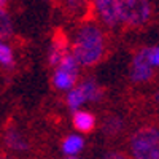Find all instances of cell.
Listing matches in <instances>:
<instances>
[{"mask_svg": "<svg viewBox=\"0 0 159 159\" xmlns=\"http://www.w3.org/2000/svg\"><path fill=\"white\" fill-rule=\"evenodd\" d=\"M67 54V43H65V38L57 35L56 40L52 42L51 45V49H49V56H48V61L51 65H59V62L62 61V57Z\"/></svg>", "mask_w": 159, "mask_h": 159, "instance_id": "8992f818", "label": "cell"}, {"mask_svg": "<svg viewBox=\"0 0 159 159\" xmlns=\"http://www.w3.org/2000/svg\"><path fill=\"white\" fill-rule=\"evenodd\" d=\"M84 147V140L80 135H69L62 142V151L67 156H76Z\"/></svg>", "mask_w": 159, "mask_h": 159, "instance_id": "8fae6325", "label": "cell"}, {"mask_svg": "<svg viewBox=\"0 0 159 159\" xmlns=\"http://www.w3.org/2000/svg\"><path fill=\"white\" fill-rule=\"evenodd\" d=\"M96 11L103 24L115 27V25L121 24L119 22V7L118 0H97L94 2Z\"/></svg>", "mask_w": 159, "mask_h": 159, "instance_id": "5b68a950", "label": "cell"}, {"mask_svg": "<svg viewBox=\"0 0 159 159\" xmlns=\"http://www.w3.org/2000/svg\"><path fill=\"white\" fill-rule=\"evenodd\" d=\"M134 159H159V127H142L130 137Z\"/></svg>", "mask_w": 159, "mask_h": 159, "instance_id": "7a4b0ae2", "label": "cell"}, {"mask_svg": "<svg viewBox=\"0 0 159 159\" xmlns=\"http://www.w3.org/2000/svg\"><path fill=\"white\" fill-rule=\"evenodd\" d=\"M119 7V22L130 25V27H139L148 22L153 13V7L150 2L143 0H118Z\"/></svg>", "mask_w": 159, "mask_h": 159, "instance_id": "3957f363", "label": "cell"}, {"mask_svg": "<svg viewBox=\"0 0 159 159\" xmlns=\"http://www.w3.org/2000/svg\"><path fill=\"white\" fill-rule=\"evenodd\" d=\"M102 159H129L124 153H119V151H110V153H107Z\"/></svg>", "mask_w": 159, "mask_h": 159, "instance_id": "ac0fdd59", "label": "cell"}, {"mask_svg": "<svg viewBox=\"0 0 159 159\" xmlns=\"http://www.w3.org/2000/svg\"><path fill=\"white\" fill-rule=\"evenodd\" d=\"M143 52L147 56V61L153 69H159V46H151V48H143Z\"/></svg>", "mask_w": 159, "mask_h": 159, "instance_id": "e0dca14e", "label": "cell"}, {"mask_svg": "<svg viewBox=\"0 0 159 159\" xmlns=\"http://www.w3.org/2000/svg\"><path fill=\"white\" fill-rule=\"evenodd\" d=\"M154 75V69L150 65V62L147 61L143 49H140L134 61H132V67H130V80L134 83H145L150 81Z\"/></svg>", "mask_w": 159, "mask_h": 159, "instance_id": "277c9868", "label": "cell"}, {"mask_svg": "<svg viewBox=\"0 0 159 159\" xmlns=\"http://www.w3.org/2000/svg\"><path fill=\"white\" fill-rule=\"evenodd\" d=\"M57 69L62 70V72H67V73H70V75L78 76V73H80V64H78L76 59L72 56V52H67V54L62 57V61L59 62Z\"/></svg>", "mask_w": 159, "mask_h": 159, "instance_id": "7c38bea8", "label": "cell"}, {"mask_svg": "<svg viewBox=\"0 0 159 159\" xmlns=\"http://www.w3.org/2000/svg\"><path fill=\"white\" fill-rule=\"evenodd\" d=\"M123 119L119 118V116H110L107 121H105V124H103V132L107 135H115V134H118L119 130L123 129Z\"/></svg>", "mask_w": 159, "mask_h": 159, "instance_id": "5bb4252c", "label": "cell"}, {"mask_svg": "<svg viewBox=\"0 0 159 159\" xmlns=\"http://www.w3.org/2000/svg\"><path fill=\"white\" fill-rule=\"evenodd\" d=\"M73 126L80 132H91L96 126V118L89 111H76L73 113Z\"/></svg>", "mask_w": 159, "mask_h": 159, "instance_id": "ba28073f", "label": "cell"}, {"mask_svg": "<svg viewBox=\"0 0 159 159\" xmlns=\"http://www.w3.org/2000/svg\"><path fill=\"white\" fill-rule=\"evenodd\" d=\"M84 102L86 100H84V97H83V94H81V91H80L78 86L69 91V94H67V105H69V108L73 113L80 111V107H81Z\"/></svg>", "mask_w": 159, "mask_h": 159, "instance_id": "4fadbf2b", "label": "cell"}, {"mask_svg": "<svg viewBox=\"0 0 159 159\" xmlns=\"http://www.w3.org/2000/svg\"><path fill=\"white\" fill-rule=\"evenodd\" d=\"M0 64L5 65V67H13V64H15L11 48L7 43H3L2 40H0Z\"/></svg>", "mask_w": 159, "mask_h": 159, "instance_id": "2e32d148", "label": "cell"}, {"mask_svg": "<svg viewBox=\"0 0 159 159\" xmlns=\"http://www.w3.org/2000/svg\"><path fill=\"white\" fill-rule=\"evenodd\" d=\"M105 51V35L97 24H83L76 30L72 56L80 65H94L97 64Z\"/></svg>", "mask_w": 159, "mask_h": 159, "instance_id": "6da1fadb", "label": "cell"}, {"mask_svg": "<svg viewBox=\"0 0 159 159\" xmlns=\"http://www.w3.org/2000/svg\"><path fill=\"white\" fill-rule=\"evenodd\" d=\"M76 78L78 76L56 69L54 75H52V84H54V88H57L61 91H70V89H73V86L76 83Z\"/></svg>", "mask_w": 159, "mask_h": 159, "instance_id": "30bf717a", "label": "cell"}, {"mask_svg": "<svg viewBox=\"0 0 159 159\" xmlns=\"http://www.w3.org/2000/svg\"><path fill=\"white\" fill-rule=\"evenodd\" d=\"M154 100H156V102L159 103V89L156 91V94H154Z\"/></svg>", "mask_w": 159, "mask_h": 159, "instance_id": "ffe728a7", "label": "cell"}, {"mask_svg": "<svg viewBox=\"0 0 159 159\" xmlns=\"http://www.w3.org/2000/svg\"><path fill=\"white\" fill-rule=\"evenodd\" d=\"M69 159H75V157H69Z\"/></svg>", "mask_w": 159, "mask_h": 159, "instance_id": "44dd1931", "label": "cell"}, {"mask_svg": "<svg viewBox=\"0 0 159 159\" xmlns=\"http://www.w3.org/2000/svg\"><path fill=\"white\" fill-rule=\"evenodd\" d=\"M5 143L8 145L11 150H15V151H25L29 148L27 140H25L19 132L16 129H13V127H10L5 132Z\"/></svg>", "mask_w": 159, "mask_h": 159, "instance_id": "9c48e42d", "label": "cell"}, {"mask_svg": "<svg viewBox=\"0 0 159 159\" xmlns=\"http://www.w3.org/2000/svg\"><path fill=\"white\" fill-rule=\"evenodd\" d=\"M13 32V24H11V18L5 10H0V40L10 37Z\"/></svg>", "mask_w": 159, "mask_h": 159, "instance_id": "9a60e30c", "label": "cell"}, {"mask_svg": "<svg viewBox=\"0 0 159 159\" xmlns=\"http://www.w3.org/2000/svg\"><path fill=\"white\" fill-rule=\"evenodd\" d=\"M78 88L81 91V94H83L86 102H97V100L102 99L103 91L100 89V86L94 81V80H84Z\"/></svg>", "mask_w": 159, "mask_h": 159, "instance_id": "52a82bcc", "label": "cell"}, {"mask_svg": "<svg viewBox=\"0 0 159 159\" xmlns=\"http://www.w3.org/2000/svg\"><path fill=\"white\" fill-rule=\"evenodd\" d=\"M8 7V2L7 0H0V10H5Z\"/></svg>", "mask_w": 159, "mask_h": 159, "instance_id": "d6986e66", "label": "cell"}]
</instances>
